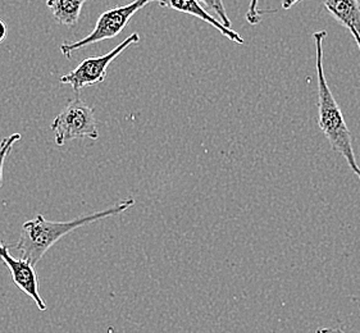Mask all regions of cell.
Returning a JSON list of instances; mask_svg holds the SVG:
<instances>
[{
  "label": "cell",
  "instance_id": "cell-12",
  "mask_svg": "<svg viewBox=\"0 0 360 333\" xmlns=\"http://www.w3.org/2000/svg\"><path fill=\"white\" fill-rule=\"evenodd\" d=\"M258 1L259 0H250V6H249V9L246 12V21H248V23H250L252 26H257L262 20L260 17H262L263 12H260L258 9Z\"/></svg>",
  "mask_w": 360,
  "mask_h": 333
},
{
  "label": "cell",
  "instance_id": "cell-1",
  "mask_svg": "<svg viewBox=\"0 0 360 333\" xmlns=\"http://www.w3.org/2000/svg\"><path fill=\"white\" fill-rule=\"evenodd\" d=\"M134 205L135 200L132 197H127L108 209L90 213L86 216H81L65 222L46 221L41 214H37L34 219H30L22 226L21 236L18 242L15 244V250L20 252L22 258L31 261L37 267V263L43 259L46 252L51 247H54L59 240L63 239L65 235L71 233L79 227L121 214Z\"/></svg>",
  "mask_w": 360,
  "mask_h": 333
},
{
  "label": "cell",
  "instance_id": "cell-2",
  "mask_svg": "<svg viewBox=\"0 0 360 333\" xmlns=\"http://www.w3.org/2000/svg\"><path fill=\"white\" fill-rule=\"evenodd\" d=\"M313 37L317 51L316 59L318 80V124L326 138L328 140L332 149L339 152L346 160V163L360 181V166L356 163V158L354 154L352 133L324 76L323 41L327 37V31H317L313 34Z\"/></svg>",
  "mask_w": 360,
  "mask_h": 333
},
{
  "label": "cell",
  "instance_id": "cell-8",
  "mask_svg": "<svg viewBox=\"0 0 360 333\" xmlns=\"http://www.w3.org/2000/svg\"><path fill=\"white\" fill-rule=\"evenodd\" d=\"M330 15L360 37V3L359 0H321Z\"/></svg>",
  "mask_w": 360,
  "mask_h": 333
},
{
  "label": "cell",
  "instance_id": "cell-14",
  "mask_svg": "<svg viewBox=\"0 0 360 333\" xmlns=\"http://www.w3.org/2000/svg\"><path fill=\"white\" fill-rule=\"evenodd\" d=\"M299 1H302V0H283L282 1V8L283 9H290V8L294 7L296 3H299Z\"/></svg>",
  "mask_w": 360,
  "mask_h": 333
},
{
  "label": "cell",
  "instance_id": "cell-6",
  "mask_svg": "<svg viewBox=\"0 0 360 333\" xmlns=\"http://www.w3.org/2000/svg\"><path fill=\"white\" fill-rule=\"evenodd\" d=\"M0 261L7 266L15 286L30 299L34 300L40 312H45L48 306L40 294L35 266L22 256L15 258L9 252V247L4 245L1 240H0Z\"/></svg>",
  "mask_w": 360,
  "mask_h": 333
},
{
  "label": "cell",
  "instance_id": "cell-10",
  "mask_svg": "<svg viewBox=\"0 0 360 333\" xmlns=\"http://www.w3.org/2000/svg\"><path fill=\"white\" fill-rule=\"evenodd\" d=\"M21 133H13L11 136L3 138L0 143V188L3 186V174H4V163L7 159L8 154L12 150V148L17 141L21 140Z\"/></svg>",
  "mask_w": 360,
  "mask_h": 333
},
{
  "label": "cell",
  "instance_id": "cell-5",
  "mask_svg": "<svg viewBox=\"0 0 360 333\" xmlns=\"http://www.w3.org/2000/svg\"><path fill=\"white\" fill-rule=\"evenodd\" d=\"M137 43H140V35L137 32H134L107 54L84 59L73 71L60 76L59 81L65 85H71L75 91L101 84L107 79L108 67L113 63V60L118 58L126 49Z\"/></svg>",
  "mask_w": 360,
  "mask_h": 333
},
{
  "label": "cell",
  "instance_id": "cell-4",
  "mask_svg": "<svg viewBox=\"0 0 360 333\" xmlns=\"http://www.w3.org/2000/svg\"><path fill=\"white\" fill-rule=\"evenodd\" d=\"M51 129L58 146H63L67 141L75 138L96 140L99 138L94 108L89 107L79 94L54 118Z\"/></svg>",
  "mask_w": 360,
  "mask_h": 333
},
{
  "label": "cell",
  "instance_id": "cell-7",
  "mask_svg": "<svg viewBox=\"0 0 360 333\" xmlns=\"http://www.w3.org/2000/svg\"><path fill=\"white\" fill-rule=\"evenodd\" d=\"M159 6L163 8H169L173 11H177L180 13L194 15L196 18H200L202 21L209 23V26H213L218 30L222 35L230 39L231 41L238 44H244V39L240 37L236 31L226 27L222 22L209 15L208 12L202 8V4L198 0H158Z\"/></svg>",
  "mask_w": 360,
  "mask_h": 333
},
{
  "label": "cell",
  "instance_id": "cell-16",
  "mask_svg": "<svg viewBox=\"0 0 360 333\" xmlns=\"http://www.w3.org/2000/svg\"><path fill=\"white\" fill-rule=\"evenodd\" d=\"M157 1H158V0H157Z\"/></svg>",
  "mask_w": 360,
  "mask_h": 333
},
{
  "label": "cell",
  "instance_id": "cell-11",
  "mask_svg": "<svg viewBox=\"0 0 360 333\" xmlns=\"http://www.w3.org/2000/svg\"><path fill=\"white\" fill-rule=\"evenodd\" d=\"M200 4L205 6V7L210 9L212 12H214L216 15H218L219 21L224 23L226 27L231 29L232 22H231L230 17L227 15V11L224 7V0H198Z\"/></svg>",
  "mask_w": 360,
  "mask_h": 333
},
{
  "label": "cell",
  "instance_id": "cell-15",
  "mask_svg": "<svg viewBox=\"0 0 360 333\" xmlns=\"http://www.w3.org/2000/svg\"><path fill=\"white\" fill-rule=\"evenodd\" d=\"M352 35L354 37V40L356 41V44H358V48H359L360 51V37L356 34V32H352Z\"/></svg>",
  "mask_w": 360,
  "mask_h": 333
},
{
  "label": "cell",
  "instance_id": "cell-9",
  "mask_svg": "<svg viewBox=\"0 0 360 333\" xmlns=\"http://www.w3.org/2000/svg\"><path fill=\"white\" fill-rule=\"evenodd\" d=\"M85 1L86 0H46V7L59 25L71 27L77 25Z\"/></svg>",
  "mask_w": 360,
  "mask_h": 333
},
{
  "label": "cell",
  "instance_id": "cell-13",
  "mask_svg": "<svg viewBox=\"0 0 360 333\" xmlns=\"http://www.w3.org/2000/svg\"><path fill=\"white\" fill-rule=\"evenodd\" d=\"M6 37H7V26L0 20V44L6 40Z\"/></svg>",
  "mask_w": 360,
  "mask_h": 333
},
{
  "label": "cell",
  "instance_id": "cell-3",
  "mask_svg": "<svg viewBox=\"0 0 360 333\" xmlns=\"http://www.w3.org/2000/svg\"><path fill=\"white\" fill-rule=\"evenodd\" d=\"M150 1L154 0H135L127 6L112 8L107 12L101 13L96 21L94 30L87 37L75 43L65 41L62 44L60 53L65 56V58L70 59L75 51H79L82 48H86L89 45L101 43L109 39H115L122 32L123 30L126 29L131 18L136 15L140 9L146 7Z\"/></svg>",
  "mask_w": 360,
  "mask_h": 333
}]
</instances>
